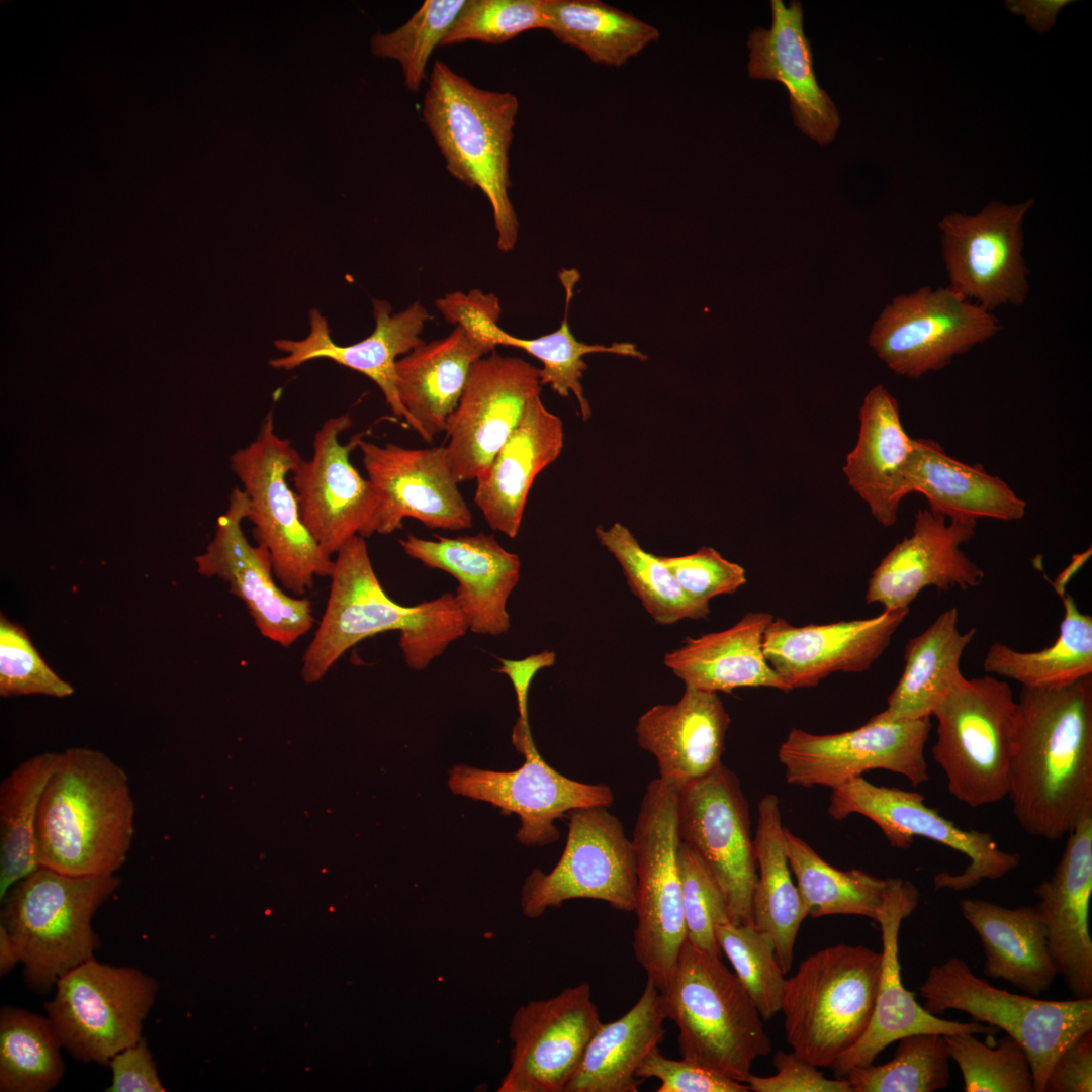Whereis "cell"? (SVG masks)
I'll use <instances>...</instances> for the list:
<instances>
[{"instance_id": "ac0fdd59", "label": "cell", "mask_w": 1092, "mask_h": 1092, "mask_svg": "<svg viewBox=\"0 0 1092 1092\" xmlns=\"http://www.w3.org/2000/svg\"><path fill=\"white\" fill-rule=\"evenodd\" d=\"M351 426L349 414L328 419L314 434L311 457L300 458L291 473L302 522L330 556L355 536L383 532V497L350 461L366 433L340 442Z\"/></svg>"}, {"instance_id": "f907efd6", "label": "cell", "mask_w": 1092, "mask_h": 1092, "mask_svg": "<svg viewBox=\"0 0 1092 1092\" xmlns=\"http://www.w3.org/2000/svg\"><path fill=\"white\" fill-rule=\"evenodd\" d=\"M715 934L761 1018L774 1017L782 1009L786 979L771 936L754 923L732 922L718 925Z\"/></svg>"}, {"instance_id": "60d3db41", "label": "cell", "mask_w": 1092, "mask_h": 1092, "mask_svg": "<svg viewBox=\"0 0 1092 1092\" xmlns=\"http://www.w3.org/2000/svg\"><path fill=\"white\" fill-rule=\"evenodd\" d=\"M784 832L780 801L775 794H766L758 804L753 838L757 880L752 895V918L758 928L771 936L779 965L787 974L807 913L791 877Z\"/></svg>"}, {"instance_id": "1f68e13d", "label": "cell", "mask_w": 1092, "mask_h": 1092, "mask_svg": "<svg viewBox=\"0 0 1092 1092\" xmlns=\"http://www.w3.org/2000/svg\"><path fill=\"white\" fill-rule=\"evenodd\" d=\"M770 8V28L756 27L749 34L748 75L782 83L797 127L820 145L828 144L836 135L840 118L817 82L811 42L803 28L802 5L791 1L786 6L781 0H771Z\"/></svg>"}, {"instance_id": "603a6c76", "label": "cell", "mask_w": 1092, "mask_h": 1092, "mask_svg": "<svg viewBox=\"0 0 1092 1092\" xmlns=\"http://www.w3.org/2000/svg\"><path fill=\"white\" fill-rule=\"evenodd\" d=\"M919 892L910 881L888 878L883 904L876 918L882 935V961L874 1011L861 1037L831 1066L835 1078H845L856 1067L874 1063L877 1056L900 1038L920 1032L996 1035L998 1028L972 1021L942 1019L926 1011L901 978L899 932L903 920L917 908Z\"/></svg>"}, {"instance_id": "ee69618b", "label": "cell", "mask_w": 1092, "mask_h": 1092, "mask_svg": "<svg viewBox=\"0 0 1092 1092\" xmlns=\"http://www.w3.org/2000/svg\"><path fill=\"white\" fill-rule=\"evenodd\" d=\"M1059 595L1064 617L1054 644L1038 651L1022 652L993 643L983 659L986 672L1016 680L1029 689L1065 686L1092 675V617L1078 609L1073 597L1065 592Z\"/></svg>"}, {"instance_id": "b9f144b4", "label": "cell", "mask_w": 1092, "mask_h": 1092, "mask_svg": "<svg viewBox=\"0 0 1092 1092\" xmlns=\"http://www.w3.org/2000/svg\"><path fill=\"white\" fill-rule=\"evenodd\" d=\"M544 29L590 62L620 68L659 39V30L600 0H544Z\"/></svg>"}, {"instance_id": "44dd1931", "label": "cell", "mask_w": 1092, "mask_h": 1092, "mask_svg": "<svg viewBox=\"0 0 1092 1092\" xmlns=\"http://www.w3.org/2000/svg\"><path fill=\"white\" fill-rule=\"evenodd\" d=\"M601 1024L586 982L520 1006L509 1027L510 1068L497 1091L564 1092Z\"/></svg>"}, {"instance_id": "83f0119b", "label": "cell", "mask_w": 1092, "mask_h": 1092, "mask_svg": "<svg viewBox=\"0 0 1092 1092\" xmlns=\"http://www.w3.org/2000/svg\"><path fill=\"white\" fill-rule=\"evenodd\" d=\"M1033 893L1058 974L1074 998H1092V809L1068 833L1056 869Z\"/></svg>"}, {"instance_id": "4316f807", "label": "cell", "mask_w": 1092, "mask_h": 1092, "mask_svg": "<svg viewBox=\"0 0 1092 1092\" xmlns=\"http://www.w3.org/2000/svg\"><path fill=\"white\" fill-rule=\"evenodd\" d=\"M976 524L947 522L929 509L919 510L911 535L898 542L873 571L867 603L905 610L925 587L948 592L981 584L983 570L961 549L974 537Z\"/></svg>"}, {"instance_id": "cb8c5ba5", "label": "cell", "mask_w": 1092, "mask_h": 1092, "mask_svg": "<svg viewBox=\"0 0 1092 1092\" xmlns=\"http://www.w3.org/2000/svg\"><path fill=\"white\" fill-rule=\"evenodd\" d=\"M246 516L247 497L235 488L217 520L214 538L195 557L197 571L225 581L230 592L244 602L260 634L287 648L311 629L315 621L311 603L277 585L268 551L252 545L245 536L242 522Z\"/></svg>"}, {"instance_id": "4dcf8cb0", "label": "cell", "mask_w": 1092, "mask_h": 1092, "mask_svg": "<svg viewBox=\"0 0 1092 1092\" xmlns=\"http://www.w3.org/2000/svg\"><path fill=\"white\" fill-rule=\"evenodd\" d=\"M731 723L716 692L685 687L672 704H657L638 719V745L657 761L659 779L679 791L722 764Z\"/></svg>"}, {"instance_id": "836d02e7", "label": "cell", "mask_w": 1092, "mask_h": 1092, "mask_svg": "<svg viewBox=\"0 0 1092 1092\" xmlns=\"http://www.w3.org/2000/svg\"><path fill=\"white\" fill-rule=\"evenodd\" d=\"M563 422L539 396L528 403L521 421L475 480L474 502L489 527L515 538L530 488L537 475L560 455Z\"/></svg>"}, {"instance_id": "be15d7a7", "label": "cell", "mask_w": 1092, "mask_h": 1092, "mask_svg": "<svg viewBox=\"0 0 1092 1092\" xmlns=\"http://www.w3.org/2000/svg\"><path fill=\"white\" fill-rule=\"evenodd\" d=\"M499 661H502V667L498 668V671L507 674L514 685L518 701L519 718L528 721L527 701L530 684L538 670L554 664L555 653L550 650H545L541 653L530 655L522 660L499 659Z\"/></svg>"}, {"instance_id": "7bdbcfd3", "label": "cell", "mask_w": 1092, "mask_h": 1092, "mask_svg": "<svg viewBox=\"0 0 1092 1092\" xmlns=\"http://www.w3.org/2000/svg\"><path fill=\"white\" fill-rule=\"evenodd\" d=\"M578 279L579 274L574 269L560 273V280L566 292L565 313L560 327L554 332L534 339L518 338L499 327L498 317L490 316L483 320L474 329L472 335L495 348L499 345L514 347L538 359L543 364V367L539 369L541 385H549L562 397H569L572 393L578 403L582 420L588 421L592 417V407L584 396L581 384V379L587 369L584 357L595 353H609L639 360H645L647 357L631 343H614L605 346L590 345L576 340L570 331L568 308Z\"/></svg>"}, {"instance_id": "30bf717a", "label": "cell", "mask_w": 1092, "mask_h": 1092, "mask_svg": "<svg viewBox=\"0 0 1092 1092\" xmlns=\"http://www.w3.org/2000/svg\"><path fill=\"white\" fill-rule=\"evenodd\" d=\"M677 791L660 779L646 787L632 842L636 855L637 924L634 954L661 991L687 940L677 863Z\"/></svg>"}, {"instance_id": "11a10c76", "label": "cell", "mask_w": 1092, "mask_h": 1092, "mask_svg": "<svg viewBox=\"0 0 1092 1092\" xmlns=\"http://www.w3.org/2000/svg\"><path fill=\"white\" fill-rule=\"evenodd\" d=\"M544 24V0H467L441 46L502 44Z\"/></svg>"}, {"instance_id": "8992f818", "label": "cell", "mask_w": 1092, "mask_h": 1092, "mask_svg": "<svg viewBox=\"0 0 1092 1092\" xmlns=\"http://www.w3.org/2000/svg\"><path fill=\"white\" fill-rule=\"evenodd\" d=\"M881 952L839 943L802 961L786 979L785 1034L816 1067H831L866 1031L875 1006Z\"/></svg>"}, {"instance_id": "680465c9", "label": "cell", "mask_w": 1092, "mask_h": 1092, "mask_svg": "<svg viewBox=\"0 0 1092 1092\" xmlns=\"http://www.w3.org/2000/svg\"><path fill=\"white\" fill-rule=\"evenodd\" d=\"M636 1077L641 1081L656 1078L657 1092H747L748 1086L694 1064L684 1058L673 1060L661 1054L658 1046L646 1056Z\"/></svg>"}, {"instance_id": "7dc6e473", "label": "cell", "mask_w": 1092, "mask_h": 1092, "mask_svg": "<svg viewBox=\"0 0 1092 1092\" xmlns=\"http://www.w3.org/2000/svg\"><path fill=\"white\" fill-rule=\"evenodd\" d=\"M62 1044L48 1017L5 1006L0 1011V1091L47 1092L61 1081Z\"/></svg>"}, {"instance_id": "d590c367", "label": "cell", "mask_w": 1092, "mask_h": 1092, "mask_svg": "<svg viewBox=\"0 0 1092 1092\" xmlns=\"http://www.w3.org/2000/svg\"><path fill=\"white\" fill-rule=\"evenodd\" d=\"M772 619L768 613H747L728 629L686 638L664 655L663 663L687 688L731 693L766 687L790 692L763 653L764 632Z\"/></svg>"}, {"instance_id": "52a82bcc", "label": "cell", "mask_w": 1092, "mask_h": 1092, "mask_svg": "<svg viewBox=\"0 0 1092 1092\" xmlns=\"http://www.w3.org/2000/svg\"><path fill=\"white\" fill-rule=\"evenodd\" d=\"M919 992L933 1015L959 1010L1015 1038L1029 1060L1034 1092H1043L1060 1053L1092 1030V998L1042 1000L1011 993L975 975L961 958L932 966Z\"/></svg>"}, {"instance_id": "9a60e30c", "label": "cell", "mask_w": 1092, "mask_h": 1092, "mask_svg": "<svg viewBox=\"0 0 1092 1092\" xmlns=\"http://www.w3.org/2000/svg\"><path fill=\"white\" fill-rule=\"evenodd\" d=\"M828 814L835 820L851 814L862 815L882 830L890 845L906 849L915 836L942 844L969 859L960 874L941 872L934 876L935 889L966 891L982 880H998L1016 869L1018 853L1002 850L988 832L957 826L925 804L920 793L877 786L862 776L832 789Z\"/></svg>"}, {"instance_id": "d6986e66", "label": "cell", "mask_w": 1092, "mask_h": 1092, "mask_svg": "<svg viewBox=\"0 0 1092 1092\" xmlns=\"http://www.w3.org/2000/svg\"><path fill=\"white\" fill-rule=\"evenodd\" d=\"M1032 205L991 201L976 214L945 215L938 228L949 287L990 312L1023 304L1030 289L1023 219Z\"/></svg>"}, {"instance_id": "9c48e42d", "label": "cell", "mask_w": 1092, "mask_h": 1092, "mask_svg": "<svg viewBox=\"0 0 1092 1092\" xmlns=\"http://www.w3.org/2000/svg\"><path fill=\"white\" fill-rule=\"evenodd\" d=\"M300 458L291 442L275 432L272 411L256 438L230 457L247 497L253 537L268 551L275 578L296 597L311 589L315 577H330L334 567L332 556L303 524L296 492L287 480Z\"/></svg>"}, {"instance_id": "c3c4849f", "label": "cell", "mask_w": 1092, "mask_h": 1092, "mask_svg": "<svg viewBox=\"0 0 1092 1092\" xmlns=\"http://www.w3.org/2000/svg\"><path fill=\"white\" fill-rule=\"evenodd\" d=\"M595 535L618 561L631 592L656 624L670 625L710 614L709 604L690 598L662 558L642 548L625 525L615 522L609 528L597 526Z\"/></svg>"}, {"instance_id": "ba28073f", "label": "cell", "mask_w": 1092, "mask_h": 1092, "mask_svg": "<svg viewBox=\"0 0 1092 1092\" xmlns=\"http://www.w3.org/2000/svg\"><path fill=\"white\" fill-rule=\"evenodd\" d=\"M932 758L949 793L970 807L1008 795L1017 701L1010 685L994 676L965 678L936 707Z\"/></svg>"}, {"instance_id": "ffe728a7", "label": "cell", "mask_w": 1092, "mask_h": 1092, "mask_svg": "<svg viewBox=\"0 0 1092 1092\" xmlns=\"http://www.w3.org/2000/svg\"><path fill=\"white\" fill-rule=\"evenodd\" d=\"M513 744L523 754L522 766L493 771L457 765L450 770L449 787L456 795L484 801L520 817L518 840L529 846L546 845L559 838L553 824L565 813L589 807L609 808L614 793L605 784L578 782L559 774L540 755L528 721L518 719Z\"/></svg>"}, {"instance_id": "f6af8a7d", "label": "cell", "mask_w": 1092, "mask_h": 1092, "mask_svg": "<svg viewBox=\"0 0 1092 1092\" xmlns=\"http://www.w3.org/2000/svg\"><path fill=\"white\" fill-rule=\"evenodd\" d=\"M57 752L35 754L0 784V900L19 880L37 870L36 820Z\"/></svg>"}, {"instance_id": "e7e4bbea", "label": "cell", "mask_w": 1092, "mask_h": 1092, "mask_svg": "<svg viewBox=\"0 0 1092 1092\" xmlns=\"http://www.w3.org/2000/svg\"><path fill=\"white\" fill-rule=\"evenodd\" d=\"M1068 3V0L1008 1L1006 7L1023 16L1030 28L1044 32L1054 26L1059 11Z\"/></svg>"}, {"instance_id": "9f6ffc18", "label": "cell", "mask_w": 1092, "mask_h": 1092, "mask_svg": "<svg viewBox=\"0 0 1092 1092\" xmlns=\"http://www.w3.org/2000/svg\"><path fill=\"white\" fill-rule=\"evenodd\" d=\"M74 690L41 658L27 632L19 625L0 618V695L71 696Z\"/></svg>"}, {"instance_id": "bcb514c9", "label": "cell", "mask_w": 1092, "mask_h": 1092, "mask_svg": "<svg viewBox=\"0 0 1092 1092\" xmlns=\"http://www.w3.org/2000/svg\"><path fill=\"white\" fill-rule=\"evenodd\" d=\"M784 836L790 869L796 877L807 916L851 914L876 921L887 879L859 869L838 870L786 827Z\"/></svg>"}, {"instance_id": "ab89813d", "label": "cell", "mask_w": 1092, "mask_h": 1092, "mask_svg": "<svg viewBox=\"0 0 1092 1092\" xmlns=\"http://www.w3.org/2000/svg\"><path fill=\"white\" fill-rule=\"evenodd\" d=\"M956 607L942 612L922 633L905 646L903 673L890 694L887 707L876 714L888 721H911L931 717L936 707L963 681L960 662L976 634L961 633Z\"/></svg>"}, {"instance_id": "03108f58", "label": "cell", "mask_w": 1092, "mask_h": 1092, "mask_svg": "<svg viewBox=\"0 0 1092 1092\" xmlns=\"http://www.w3.org/2000/svg\"><path fill=\"white\" fill-rule=\"evenodd\" d=\"M17 963H20L17 946L8 930L0 923V975L9 973Z\"/></svg>"}, {"instance_id": "6125c7cd", "label": "cell", "mask_w": 1092, "mask_h": 1092, "mask_svg": "<svg viewBox=\"0 0 1092 1092\" xmlns=\"http://www.w3.org/2000/svg\"><path fill=\"white\" fill-rule=\"evenodd\" d=\"M1092 1091V1030L1071 1041L1057 1057L1043 1092Z\"/></svg>"}, {"instance_id": "8d00e7d4", "label": "cell", "mask_w": 1092, "mask_h": 1092, "mask_svg": "<svg viewBox=\"0 0 1092 1092\" xmlns=\"http://www.w3.org/2000/svg\"><path fill=\"white\" fill-rule=\"evenodd\" d=\"M960 909L980 938L985 976L1003 979L1034 997L1050 989L1059 974L1035 905L1008 908L965 898Z\"/></svg>"}, {"instance_id": "db71d44e", "label": "cell", "mask_w": 1092, "mask_h": 1092, "mask_svg": "<svg viewBox=\"0 0 1092 1092\" xmlns=\"http://www.w3.org/2000/svg\"><path fill=\"white\" fill-rule=\"evenodd\" d=\"M677 863L687 939L699 949L721 958L715 929L731 922L724 894L700 856L680 841Z\"/></svg>"}, {"instance_id": "6f0895ef", "label": "cell", "mask_w": 1092, "mask_h": 1092, "mask_svg": "<svg viewBox=\"0 0 1092 1092\" xmlns=\"http://www.w3.org/2000/svg\"><path fill=\"white\" fill-rule=\"evenodd\" d=\"M661 558L684 592L700 603L709 604L714 597L733 594L746 583L744 568L712 547Z\"/></svg>"}, {"instance_id": "3957f363", "label": "cell", "mask_w": 1092, "mask_h": 1092, "mask_svg": "<svg viewBox=\"0 0 1092 1092\" xmlns=\"http://www.w3.org/2000/svg\"><path fill=\"white\" fill-rule=\"evenodd\" d=\"M519 110L510 92L481 89L436 60L423 100V120L450 175L488 200L497 247L511 251L519 223L509 196L510 148Z\"/></svg>"}, {"instance_id": "f5cc1de1", "label": "cell", "mask_w": 1092, "mask_h": 1092, "mask_svg": "<svg viewBox=\"0 0 1092 1092\" xmlns=\"http://www.w3.org/2000/svg\"><path fill=\"white\" fill-rule=\"evenodd\" d=\"M963 1076L965 1092H1034L1030 1063L1022 1045L1006 1034L987 1045L974 1033L944 1035Z\"/></svg>"}, {"instance_id": "8fae6325", "label": "cell", "mask_w": 1092, "mask_h": 1092, "mask_svg": "<svg viewBox=\"0 0 1092 1092\" xmlns=\"http://www.w3.org/2000/svg\"><path fill=\"white\" fill-rule=\"evenodd\" d=\"M326 609L302 657L301 677L320 681L351 647L396 630L399 646L413 649L437 615L430 600L415 606L394 602L382 587L364 538L355 536L336 553Z\"/></svg>"}, {"instance_id": "681fc988", "label": "cell", "mask_w": 1092, "mask_h": 1092, "mask_svg": "<svg viewBox=\"0 0 1092 1092\" xmlns=\"http://www.w3.org/2000/svg\"><path fill=\"white\" fill-rule=\"evenodd\" d=\"M898 1041L891 1061L847 1073L852 1092H934L947 1087L950 1056L943 1034L913 1033Z\"/></svg>"}, {"instance_id": "91938a15", "label": "cell", "mask_w": 1092, "mask_h": 1092, "mask_svg": "<svg viewBox=\"0 0 1092 1092\" xmlns=\"http://www.w3.org/2000/svg\"><path fill=\"white\" fill-rule=\"evenodd\" d=\"M776 1074L768 1077L750 1073L744 1083L754 1092H852L846 1078L828 1079L816 1066L797 1053L777 1051L772 1057Z\"/></svg>"}, {"instance_id": "e575fe53", "label": "cell", "mask_w": 1092, "mask_h": 1092, "mask_svg": "<svg viewBox=\"0 0 1092 1092\" xmlns=\"http://www.w3.org/2000/svg\"><path fill=\"white\" fill-rule=\"evenodd\" d=\"M495 347L460 326L445 338L422 343L395 363L400 402L430 443L446 430L473 365Z\"/></svg>"}, {"instance_id": "f35d334b", "label": "cell", "mask_w": 1092, "mask_h": 1092, "mask_svg": "<svg viewBox=\"0 0 1092 1092\" xmlns=\"http://www.w3.org/2000/svg\"><path fill=\"white\" fill-rule=\"evenodd\" d=\"M665 1019L660 991L647 979L628 1012L602 1022L564 1092H637L642 1081L636 1072L663 1040Z\"/></svg>"}, {"instance_id": "7a4b0ae2", "label": "cell", "mask_w": 1092, "mask_h": 1092, "mask_svg": "<svg viewBox=\"0 0 1092 1092\" xmlns=\"http://www.w3.org/2000/svg\"><path fill=\"white\" fill-rule=\"evenodd\" d=\"M134 814L119 764L96 749L67 748L58 753L38 807L39 864L76 877L115 875L131 847Z\"/></svg>"}, {"instance_id": "d4e9b609", "label": "cell", "mask_w": 1092, "mask_h": 1092, "mask_svg": "<svg viewBox=\"0 0 1092 1092\" xmlns=\"http://www.w3.org/2000/svg\"><path fill=\"white\" fill-rule=\"evenodd\" d=\"M367 478L383 497V532L388 535L414 518L426 527L463 530L472 526L444 445L408 449L359 442Z\"/></svg>"}, {"instance_id": "e0dca14e", "label": "cell", "mask_w": 1092, "mask_h": 1092, "mask_svg": "<svg viewBox=\"0 0 1092 1092\" xmlns=\"http://www.w3.org/2000/svg\"><path fill=\"white\" fill-rule=\"evenodd\" d=\"M930 717L888 721L873 716L859 728L818 735L789 732L778 751L788 784L835 789L863 772L884 769L904 776L913 786L929 780L925 746Z\"/></svg>"}, {"instance_id": "d6a6232c", "label": "cell", "mask_w": 1092, "mask_h": 1092, "mask_svg": "<svg viewBox=\"0 0 1092 1092\" xmlns=\"http://www.w3.org/2000/svg\"><path fill=\"white\" fill-rule=\"evenodd\" d=\"M859 421L858 439L843 472L872 516L890 527L901 500L911 493L916 441L906 433L897 400L883 385L864 396Z\"/></svg>"}, {"instance_id": "4fadbf2b", "label": "cell", "mask_w": 1092, "mask_h": 1092, "mask_svg": "<svg viewBox=\"0 0 1092 1092\" xmlns=\"http://www.w3.org/2000/svg\"><path fill=\"white\" fill-rule=\"evenodd\" d=\"M637 887L634 845L619 818L606 807L575 809L559 861L548 874L534 869L526 878L521 908L526 917L538 918L549 907L582 898L634 912Z\"/></svg>"}, {"instance_id": "f1b7e54d", "label": "cell", "mask_w": 1092, "mask_h": 1092, "mask_svg": "<svg viewBox=\"0 0 1092 1092\" xmlns=\"http://www.w3.org/2000/svg\"><path fill=\"white\" fill-rule=\"evenodd\" d=\"M390 304L373 300L375 329L362 341L341 346L331 338L327 320L317 309L309 312L310 332L299 341L280 339L274 342L285 356L269 361L273 368L292 370L314 359H329L364 374L380 388L393 415L417 432V427L400 402L396 388L395 363L423 343L420 335L431 318L419 302L406 309L391 313Z\"/></svg>"}, {"instance_id": "816d5d0a", "label": "cell", "mask_w": 1092, "mask_h": 1092, "mask_svg": "<svg viewBox=\"0 0 1092 1092\" xmlns=\"http://www.w3.org/2000/svg\"><path fill=\"white\" fill-rule=\"evenodd\" d=\"M467 0H426L413 16L392 32L376 33L370 39L371 53L397 61L411 92H418L426 80L433 51L441 46Z\"/></svg>"}, {"instance_id": "277c9868", "label": "cell", "mask_w": 1092, "mask_h": 1092, "mask_svg": "<svg viewBox=\"0 0 1092 1092\" xmlns=\"http://www.w3.org/2000/svg\"><path fill=\"white\" fill-rule=\"evenodd\" d=\"M666 1019L678 1028L681 1058L744 1082L755 1060L771 1052L756 1006L722 963L688 939L660 991Z\"/></svg>"}, {"instance_id": "7402d4cb", "label": "cell", "mask_w": 1092, "mask_h": 1092, "mask_svg": "<svg viewBox=\"0 0 1092 1092\" xmlns=\"http://www.w3.org/2000/svg\"><path fill=\"white\" fill-rule=\"evenodd\" d=\"M541 389L539 369L521 358L494 350L473 365L445 430V448L458 482L485 472Z\"/></svg>"}, {"instance_id": "94428289", "label": "cell", "mask_w": 1092, "mask_h": 1092, "mask_svg": "<svg viewBox=\"0 0 1092 1092\" xmlns=\"http://www.w3.org/2000/svg\"><path fill=\"white\" fill-rule=\"evenodd\" d=\"M112 1072L107 1092H163L156 1063L145 1038L115 1054L108 1062Z\"/></svg>"}, {"instance_id": "f546056e", "label": "cell", "mask_w": 1092, "mask_h": 1092, "mask_svg": "<svg viewBox=\"0 0 1092 1092\" xmlns=\"http://www.w3.org/2000/svg\"><path fill=\"white\" fill-rule=\"evenodd\" d=\"M399 544L411 558L456 578L454 596L469 631L490 636L509 631L507 602L519 582L521 562L493 535H435L428 540L410 534Z\"/></svg>"}, {"instance_id": "6da1fadb", "label": "cell", "mask_w": 1092, "mask_h": 1092, "mask_svg": "<svg viewBox=\"0 0 1092 1092\" xmlns=\"http://www.w3.org/2000/svg\"><path fill=\"white\" fill-rule=\"evenodd\" d=\"M1008 780L1013 813L1032 836L1059 840L1092 809V675L1021 688Z\"/></svg>"}, {"instance_id": "2e32d148", "label": "cell", "mask_w": 1092, "mask_h": 1092, "mask_svg": "<svg viewBox=\"0 0 1092 1092\" xmlns=\"http://www.w3.org/2000/svg\"><path fill=\"white\" fill-rule=\"evenodd\" d=\"M680 842L704 861L735 924H751L757 863L749 807L737 776L723 763L677 791Z\"/></svg>"}, {"instance_id": "5bb4252c", "label": "cell", "mask_w": 1092, "mask_h": 1092, "mask_svg": "<svg viewBox=\"0 0 1092 1092\" xmlns=\"http://www.w3.org/2000/svg\"><path fill=\"white\" fill-rule=\"evenodd\" d=\"M1001 330L990 311L948 287L923 286L887 304L868 343L898 375L920 378L985 343Z\"/></svg>"}, {"instance_id": "484cf974", "label": "cell", "mask_w": 1092, "mask_h": 1092, "mask_svg": "<svg viewBox=\"0 0 1092 1092\" xmlns=\"http://www.w3.org/2000/svg\"><path fill=\"white\" fill-rule=\"evenodd\" d=\"M908 613L884 609L869 619L802 627L776 618L764 632L763 653L791 690L815 687L831 673L869 669Z\"/></svg>"}, {"instance_id": "7c38bea8", "label": "cell", "mask_w": 1092, "mask_h": 1092, "mask_svg": "<svg viewBox=\"0 0 1092 1092\" xmlns=\"http://www.w3.org/2000/svg\"><path fill=\"white\" fill-rule=\"evenodd\" d=\"M55 986L44 1008L62 1048L76 1060L100 1065L142 1038L143 1022L158 992L157 982L139 969L94 958Z\"/></svg>"}, {"instance_id": "74e56055", "label": "cell", "mask_w": 1092, "mask_h": 1092, "mask_svg": "<svg viewBox=\"0 0 1092 1092\" xmlns=\"http://www.w3.org/2000/svg\"><path fill=\"white\" fill-rule=\"evenodd\" d=\"M915 441L911 493L922 494L931 512L950 521L974 523L1024 517L1026 503L1000 477L949 456L935 441Z\"/></svg>"}, {"instance_id": "5b68a950", "label": "cell", "mask_w": 1092, "mask_h": 1092, "mask_svg": "<svg viewBox=\"0 0 1092 1092\" xmlns=\"http://www.w3.org/2000/svg\"><path fill=\"white\" fill-rule=\"evenodd\" d=\"M119 885L115 875L76 877L40 866L8 890L0 923L17 946L29 987L47 992L94 958L92 918Z\"/></svg>"}]
</instances>
